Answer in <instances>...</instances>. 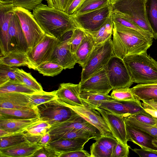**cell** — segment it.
Wrapping results in <instances>:
<instances>
[{"instance_id": "cb8c5ba5", "label": "cell", "mask_w": 157, "mask_h": 157, "mask_svg": "<svg viewBox=\"0 0 157 157\" xmlns=\"http://www.w3.org/2000/svg\"><path fill=\"white\" fill-rule=\"evenodd\" d=\"M0 64L11 67L26 66L30 69H36L29 59L26 52L17 49L10 51L0 57Z\"/></svg>"}, {"instance_id": "9a60e30c", "label": "cell", "mask_w": 157, "mask_h": 157, "mask_svg": "<svg viewBox=\"0 0 157 157\" xmlns=\"http://www.w3.org/2000/svg\"><path fill=\"white\" fill-rule=\"evenodd\" d=\"M95 109L100 113L104 118L113 136L117 140L124 145H127L128 140L126 123L124 116L98 107Z\"/></svg>"}, {"instance_id": "d6986e66", "label": "cell", "mask_w": 157, "mask_h": 157, "mask_svg": "<svg viewBox=\"0 0 157 157\" xmlns=\"http://www.w3.org/2000/svg\"><path fill=\"white\" fill-rule=\"evenodd\" d=\"M13 4H0V56L9 52L8 30L10 21L13 12Z\"/></svg>"}, {"instance_id": "b9f144b4", "label": "cell", "mask_w": 157, "mask_h": 157, "mask_svg": "<svg viewBox=\"0 0 157 157\" xmlns=\"http://www.w3.org/2000/svg\"><path fill=\"white\" fill-rule=\"evenodd\" d=\"M17 68L0 64V86L8 82H21L17 78L15 73Z\"/></svg>"}, {"instance_id": "8d00e7d4", "label": "cell", "mask_w": 157, "mask_h": 157, "mask_svg": "<svg viewBox=\"0 0 157 157\" xmlns=\"http://www.w3.org/2000/svg\"><path fill=\"white\" fill-rule=\"evenodd\" d=\"M51 126L47 121L40 120L26 128L22 132L27 136H41L48 132Z\"/></svg>"}, {"instance_id": "f5cc1de1", "label": "cell", "mask_w": 157, "mask_h": 157, "mask_svg": "<svg viewBox=\"0 0 157 157\" xmlns=\"http://www.w3.org/2000/svg\"><path fill=\"white\" fill-rule=\"evenodd\" d=\"M60 157H90V155L83 149L62 153Z\"/></svg>"}, {"instance_id": "7dc6e473", "label": "cell", "mask_w": 157, "mask_h": 157, "mask_svg": "<svg viewBox=\"0 0 157 157\" xmlns=\"http://www.w3.org/2000/svg\"><path fill=\"white\" fill-rule=\"evenodd\" d=\"M43 0H16L13 4L14 7H21L30 11L42 3Z\"/></svg>"}, {"instance_id": "9f6ffc18", "label": "cell", "mask_w": 157, "mask_h": 157, "mask_svg": "<svg viewBox=\"0 0 157 157\" xmlns=\"http://www.w3.org/2000/svg\"><path fill=\"white\" fill-rule=\"evenodd\" d=\"M143 103L146 105L157 110V101L154 100L143 101Z\"/></svg>"}, {"instance_id": "83f0119b", "label": "cell", "mask_w": 157, "mask_h": 157, "mask_svg": "<svg viewBox=\"0 0 157 157\" xmlns=\"http://www.w3.org/2000/svg\"><path fill=\"white\" fill-rule=\"evenodd\" d=\"M130 89L135 98L139 100L157 101V83L139 84Z\"/></svg>"}, {"instance_id": "ee69618b", "label": "cell", "mask_w": 157, "mask_h": 157, "mask_svg": "<svg viewBox=\"0 0 157 157\" xmlns=\"http://www.w3.org/2000/svg\"><path fill=\"white\" fill-rule=\"evenodd\" d=\"M110 96L118 101H127L136 99L132 94L130 88H117L113 90Z\"/></svg>"}, {"instance_id": "816d5d0a", "label": "cell", "mask_w": 157, "mask_h": 157, "mask_svg": "<svg viewBox=\"0 0 157 157\" xmlns=\"http://www.w3.org/2000/svg\"><path fill=\"white\" fill-rule=\"evenodd\" d=\"M85 0H68L66 13L69 15L74 14Z\"/></svg>"}, {"instance_id": "ba28073f", "label": "cell", "mask_w": 157, "mask_h": 157, "mask_svg": "<svg viewBox=\"0 0 157 157\" xmlns=\"http://www.w3.org/2000/svg\"><path fill=\"white\" fill-rule=\"evenodd\" d=\"M112 12L110 4L90 11L71 15L77 28L88 32L97 31Z\"/></svg>"}, {"instance_id": "c3c4849f", "label": "cell", "mask_w": 157, "mask_h": 157, "mask_svg": "<svg viewBox=\"0 0 157 157\" xmlns=\"http://www.w3.org/2000/svg\"><path fill=\"white\" fill-rule=\"evenodd\" d=\"M129 115L141 123L153 126H154L156 124V120L155 118L148 113H139Z\"/></svg>"}, {"instance_id": "44dd1931", "label": "cell", "mask_w": 157, "mask_h": 157, "mask_svg": "<svg viewBox=\"0 0 157 157\" xmlns=\"http://www.w3.org/2000/svg\"><path fill=\"white\" fill-rule=\"evenodd\" d=\"M90 146V157H112L118 141L115 138L101 135L94 139Z\"/></svg>"}, {"instance_id": "74e56055", "label": "cell", "mask_w": 157, "mask_h": 157, "mask_svg": "<svg viewBox=\"0 0 157 157\" xmlns=\"http://www.w3.org/2000/svg\"><path fill=\"white\" fill-rule=\"evenodd\" d=\"M29 96L30 103L34 107L57 99L56 90L50 92L43 90L29 94Z\"/></svg>"}, {"instance_id": "bcb514c9", "label": "cell", "mask_w": 157, "mask_h": 157, "mask_svg": "<svg viewBox=\"0 0 157 157\" xmlns=\"http://www.w3.org/2000/svg\"><path fill=\"white\" fill-rule=\"evenodd\" d=\"M42 147L37 151L33 157H60L62 152L58 151L49 144L42 145Z\"/></svg>"}, {"instance_id": "603a6c76", "label": "cell", "mask_w": 157, "mask_h": 157, "mask_svg": "<svg viewBox=\"0 0 157 157\" xmlns=\"http://www.w3.org/2000/svg\"><path fill=\"white\" fill-rule=\"evenodd\" d=\"M126 129L128 141L139 145L141 148L157 151V147L153 143L155 139L145 131L126 124Z\"/></svg>"}, {"instance_id": "9c48e42d", "label": "cell", "mask_w": 157, "mask_h": 157, "mask_svg": "<svg viewBox=\"0 0 157 157\" xmlns=\"http://www.w3.org/2000/svg\"><path fill=\"white\" fill-rule=\"evenodd\" d=\"M105 67L113 90L129 88L133 83L122 59L113 55Z\"/></svg>"}, {"instance_id": "836d02e7", "label": "cell", "mask_w": 157, "mask_h": 157, "mask_svg": "<svg viewBox=\"0 0 157 157\" xmlns=\"http://www.w3.org/2000/svg\"><path fill=\"white\" fill-rule=\"evenodd\" d=\"M101 135V134L85 129L72 130L63 134L51 138V142L60 139L85 138L90 139Z\"/></svg>"}, {"instance_id": "f35d334b", "label": "cell", "mask_w": 157, "mask_h": 157, "mask_svg": "<svg viewBox=\"0 0 157 157\" xmlns=\"http://www.w3.org/2000/svg\"><path fill=\"white\" fill-rule=\"evenodd\" d=\"M35 91L29 88L24 84L17 82H8L0 86V94L9 92H17L31 94Z\"/></svg>"}, {"instance_id": "d6a6232c", "label": "cell", "mask_w": 157, "mask_h": 157, "mask_svg": "<svg viewBox=\"0 0 157 157\" xmlns=\"http://www.w3.org/2000/svg\"><path fill=\"white\" fill-rule=\"evenodd\" d=\"M80 96L85 106L95 109L101 102L115 100L108 94L81 93Z\"/></svg>"}, {"instance_id": "f6af8a7d", "label": "cell", "mask_w": 157, "mask_h": 157, "mask_svg": "<svg viewBox=\"0 0 157 157\" xmlns=\"http://www.w3.org/2000/svg\"><path fill=\"white\" fill-rule=\"evenodd\" d=\"M85 36L84 30L79 28H75L72 32L70 42V49L74 55Z\"/></svg>"}, {"instance_id": "681fc988", "label": "cell", "mask_w": 157, "mask_h": 157, "mask_svg": "<svg viewBox=\"0 0 157 157\" xmlns=\"http://www.w3.org/2000/svg\"><path fill=\"white\" fill-rule=\"evenodd\" d=\"M130 148V147L128 144L124 145L118 141L112 157H128L129 149Z\"/></svg>"}, {"instance_id": "f546056e", "label": "cell", "mask_w": 157, "mask_h": 157, "mask_svg": "<svg viewBox=\"0 0 157 157\" xmlns=\"http://www.w3.org/2000/svg\"><path fill=\"white\" fill-rule=\"evenodd\" d=\"M112 18L113 22L136 32L147 39L153 40V35L141 29L136 24L125 17L115 11L112 12Z\"/></svg>"}, {"instance_id": "7c38bea8", "label": "cell", "mask_w": 157, "mask_h": 157, "mask_svg": "<svg viewBox=\"0 0 157 157\" xmlns=\"http://www.w3.org/2000/svg\"><path fill=\"white\" fill-rule=\"evenodd\" d=\"M99 108L113 113L123 116L139 113H148L142 103L137 99L130 101H119L116 100L101 102Z\"/></svg>"}, {"instance_id": "11a10c76", "label": "cell", "mask_w": 157, "mask_h": 157, "mask_svg": "<svg viewBox=\"0 0 157 157\" xmlns=\"http://www.w3.org/2000/svg\"><path fill=\"white\" fill-rule=\"evenodd\" d=\"M51 140L50 134L48 131L41 136L38 143L42 146L47 145L49 143Z\"/></svg>"}, {"instance_id": "277c9868", "label": "cell", "mask_w": 157, "mask_h": 157, "mask_svg": "<svg viewBox=\"0 0 157 157\" xmlns=\"http://www.w3.org/2000/svg\"><path fill=\"white\" fill-rule=\"evenodd\" d=\"M112 11H116L153 35L147 21L144 0H111Z\"/></svg>"}, {"instance_id": "6125c7cd", "label": "cell", "mask_w": 157, "mask_h": 157, "mask_svg": "<svg viewBox=\"0 0 157 157\" xmlns=\"http://www.w3.org/2000/svg\"><path fill=\"white\" fill-rule=\"evenodd\" d=\"M144 1H145V2H146V0H144Z\"/></svg>"}, {"instance_id": "f907efd6", "label": "cell", "mask_w": 157, "mask_h": 157, "mask_svg": "<svg viewBox=\"0 0 157 157\" xmlns=\"http://www.w3.org/2000/svg\"><path fill=\"white\" fill-rule=\"evenodd\" d=\"M48 6L66 12L68 0H45Z\"/></svg>"}, {"instance_id": "2e32d148", "label": "cell", "mask_w": 157, "mask_h": 157, "mask_svg": "<svg viewBox=\"0 0 157 157\" xmlns=\"http://www.w3.org/2000/svg\"><path fill=\"white\" fill-rule=\"evenodd\" d=\"M78 129L88 130L101 134L97 128L78 114L69 120L52 126L48 132L51 138Z\"/></svg>"}, {"instance_id": "4316f807", "label": "cell", "mask_w": 157, "mask_h": 157, "mask_svg": "<svg viewBox=\"0 0 157 157\" xmlns=\"http://www.w3.org/2000/svg\"><path fill=\"white\" fill-rule=\"evenodd\" d=\"M84 31L85 36L75 54L77 63L82 68L85 66L95 46L94 40L92 35L89 32Z\"/></svg>"}, {"instance_id": "6da1fadb", "label": "cell", "mask_w": 157, "mask_h": 157, "mask_svg": "<svg viewBox=\"0 0 157 157\" xmlns=\"http://www.w3.org/2000/svg\"><path fill=\"white\" fill-rule=\"evenodd\" d=\"M32 13L46 34L58 39L77 28L71 15L42 3L33 10Z\"/></svg>"}, {"instance_id": "e575fe53", "label": "cell", "mask_w": 157, "mask_h": 157, "mask_svg": "<svg viewBox=\"0 0 157 157\" xmlns=\"http://www.w3.org/2000/svg\"><path fill=\"white\" fill-rule=\"evenodd\" d=\"M17 77L21 83L36 92L43 91L42 87L29 73L17 68L15 71Z\"/></svg>"}, {"instance_id": "60d3db41", "label": "cell", "mask_w": 157, "mask_h": 157, "mask_svg": "<svg viewBox=\"0 0 157 157\" xmlns=\"http://www.w3.org/2000/svg\"><path fill=\"white\" fill-rule=\"evenodd\" d=\"M110 1L111 0H85L74 14L82 13L108 6L110 4Z\"/></svg>"}, {"instance_id": "7bdbcfd3", "label": "cell", "mask_w": 157, "mask_h": 157, "mask_svg": "<svg viewBox=\"0 0 157 157\" xmlns=\"http://www.w3.org/2000/svg\"><path fill=\"white\" fill-rule=\"evenodd\" d=\"M126 123L140 129L150 134L157 140V128L137 121L130 115L124 116Z\"/></svg>"}, {"instance_id": "1f68e13d", "label": "cell", "mask_w": 157, "mask_h": 157, "mask_svg": "<svg viewBox=\"0 0 157 157\" xmlns=\"http://www.w3.org/2000/svg\"><path fill=\"white\" fill-rule=\"evenodd\" d=\"M146 16L152 30L153 38L157 39V0H146Z\"/></svg>"}, {"instance_id": "4fadbf2b", "label": "cell", "mask_w": 157, "mask_h": 157, "mask_svg": "<svg viewBox=\"0 0 157 157\" xmlns=\"http://www.w3.org/2000/svg\"><path fill=\"white\" fill-rule=\"evenodd\" d=\"M63 104L71 108L97 128L101 135L115 138L104 119L97 110L86 106H72Z\"/></svg>"}, {"instance_id": "6f0895ef", "label": "cell", "mask_w": 157, "mask_h": 157, "mask_svg": "<svg viewBox=\"0 0 157 157\" xmlns=\"http://www.w3.org/2000/svg\"><path fill=\"white\" fill-rule=\"evenodd\" d=\"M13 134L14 133L0 129V137L7 136Z\"/></svg>"}, {"instance_id": "30bf717a", "label": "cell", "mask_w": 157, "mask_h": 157, "mask_svg": "<svg viewBox=\"0 0 157 157\" xmlns=\"http://www.w3.org/2000/svg\"><path fill=\"white\" fill-rule=\"evenodd\" d=\"M59 41V39L45 34L37 44L28 48L26 52L27 56L36 68L41 63L51 59Z\"/></svg>"}, {"instance_id": "3957f363", "label": "cell", "mask_w": 157, "mask_h": 157, "mask_svg": "<svg viewBox=\"0 0 157 157\" xmlns=\"http://www.w3.org/2000/svg\"><path fill=\"white\" fill-rule=\"evenodd\" d=\"M123 60L133 82L157 83V62L147 52L128 55Z\"/></svg>"}, {"instance_id": "8fae6325", "label": "cell", "mask_w": 157, "mask_h": 157, "mask_svg": "<svg viewBox=\"0 0 157 157\" xmlns=\"http://www.w3.org/2000/svg\"><path fill=\"white\" fill-rule=\"evenodd\" d=\"M73 31L67 32L59 39L58 44L50 59L58 63L63 69L73 68L77 63L75 55L71 52L70 49Z\"/></svg>"}, {"instance_id": "680465c9", "label": "cell", "mask_w": 157, "mask_h": 157, "mask_svg": "<svg viewBox=\"0 0 157 157\" xmlns=\"http://www.w3.org/2000/svg\"><path fill=\"white\" fill-rule=\"evenodd\" d=\"M16 0H0V4H13Z\"/></svg>"}, {"instance_id": "94428289", "label": "cell", "mask_w": 157, "mask_h": 157, "mask_svg": "<svg viewBox=\"0 0 157 157\" xmlns=\"http://www.w3.org/2000/svg\"><path fill=\"white\" fill-rule=\"evenodd\" d=\"M156 120V124L154 126L155 127L157 128V118L155 117Z\"/></svg>"}, {"instance_id": "d590c367", "label": "cell", "mask_w": 157, "mask_h": 157, "mask_svg": "<svg viewBox=\"0 0 157 157\" xmlns=\"http://www.w3.org/2000/svg\"><path fill=\"white\" fill-rule=\"evenodd\" d=\"M63 69L58 63L49 60L37 66L36 70L44 76L53 77L59 74Z\"/></svg>"}, {"instance_id": "8992f818", "label": "cell", "mask_w": 157, "mask_h": 157, "mask_svg": "<svg viewBox=\"0 0 157 157\" xmlns=\"http://www.w3.org/2000/svg\"><path fill=\"white\" fill-rule=\"evenodd\" d=\"M37 108L40 120L47 121L52 126L67 121L78 115L56 99L41 104Z\"/></svg>"}, {"instance_id": "ac0fdd59", "label": "cell", "mask_w": 157, "mask_h": 157, "mask_svg": "<svg viewBox=\"0 0 157 157\" xmlns=\"http://www.w3.org/2000/svg\"><path fill=\"white\" fill-rule=\"evenodd\" d=\"M80 84L63 83L56 90L57 99L61 103L72 106H85L80 96Z\"/></svg>"}, {"instance_id": "484cf974", "label": "cell", "mask_w": 157, "mask_h": 157, "mask_svg": "<svg viewBox=\"0 0 157 157\" xmlns=\"http://www.w3.org/2000/svg\"><path fill=\"white\" fill-rule=\"evenodd\" d=\"M90 140L85 138L60 139L51 141L49 144L63 153L83 149L84 145Z\"/></svg>"}, {"instance_id": "7402d4cb", "label": "cell", "mask_w": 157, "mask_h": 157, "mask_svg": "<svg viewBox=\"0 0 157 157\" xmlns=\"http://www.w3.org/2000/svg\"><path fill=\"white\" fill-rule=\"evenodd\" d=\"M42 147L38 143L27 141L5 148L0 149L1 157H33Z\"/></svg>"}, {"instance_id": "ab89813d", "label": "cell", "mask_w": 157, "mask_h": 157, "mask_svg": "<svg viewBox=\"0 0 157 157\" xmlns=\"http://www.w3.org/2000/svg\"><path fill=\"white\" fill-rule=\"evenodd\" d=\"M0 138V149L5 148L24 142L29 141L26 136L23 132H17Z\"/></svg>"}, {"instance_id": "db71d44e", "label": "cell", "mask_w": 157, "mask_h": 157, "mask_svg": "<svg viewBox=\"0 0 157 157\" xmlns=\"http://www.w3.org/2000/svg\"><path fill=\"white\" fill-rule=\"evenodd\" d=\"M140 157H157V151L143 149H131Z\"/></svg>"}, {"instance_id": "f1b7e54d", "label": "cell", "mask_w": 157, "mask_h": 157, "mask_svg": "<svg viewBox=\"0 0 157 157\" xmlns=\"http://www.w3.org/2000/svg\"><path fill=\"white\" fill-rule=\"evenodd\" d=\"M0 116L21 119L39 117L37 107L26 109L0 108Z\"/></svg>"}, {"instance_id": "ffe728a7", "label": "cell", "mask_w": 157, "mask_h": 157, "mask_svg": "<svg viewBox=\"0 0 157 157\" xmlns=\"http://www.w3.org/2000/svg\"><path fill=\"white\" fill-rule=\"evenodd\" d=\"M29 94L17 92L0 94V108L26 109L36 108L30 104Z\"/></svg>"}, {"instance_id": "e0dca14e", "label": "cell", "mask_w": 157, "mask_h": 157, "mask_svg": "<svg viewBox=\"0 0 157 157\" xmlns=\"http://www.w3.org/2000/svg\"><path fill=\"white\" fill-rule=\"evenodd\" d=\"M8 47L9 52L17 49L26 52L29 48L19 20L14 12L9 24Z\"/></svg>"}, {"instance_id": "4dcf8cb0", "label": "cell", "mask_w": 157, "mask_h": 157, "mask_svg": "<svg viewBox=\"0 0 157 157\" xmlns=\"http://www.w3.org/2000/svg\"><path fill=\"white\" fill-rule=\"evenodd\" d=\"M112 12L105 22L98 30L94 32H88L94 39L95 46L104 42L112 36L113 28Z\"/></svg>"}, {"instance_id": "5b68a950", "label": "cell", "mask_w": 157, "mask_h": 157, "mask_svg": "<svg viewBox=\"0 0 157 157\" xmlns=\"http://www.w3.org/2000/svg\"><path fill=\"white\" fill-rule=\"evenodd\" d=\"M111 36L94 47L84 67L82 68L80 84L104 68L113 55Z\"/></svg>"}, {"instance_id": "91938a15", "label": "cell", "mask_w": 157, "mask_h": 157, "mask_svg": "<svg viewBox=\"0 0 157 157\" xmlns=\"http://www.w3.org/2000/svg\"><path fill=\"white\" fill-rule=\"evenodd\" d=\"M153 143L157 147V140L154 139L153 140Z\"/></svg>"}, {"instance_id": "52a82bcc", "label": "cell", "mask_w": 157, "mask_h": 157, "mask_svg": "<svg viewBox=\"0 0 157 157\" xmlns=\"http://www.w3.org/2000/svg\"><path fill=\"white\" fill-rule=\"evenodd\" d=\"M13 12L19 20L29 48L34 46L41 40L45 34L30 11L21 7H14Z\"/></svg>"}, {"instance_id": "d4e9b609", "label": "cell", "mask_w": 157, "mask_h": 157, "mask_svg": "<svg viewBox=\"0 0 157 157\" xmlns=\"http://www.w3.org/2000/svg\"><path fill=\"white\" fill-rule=\"evenodd\" d=\"M40 120V117L21 119L0 116V129L13 133L22 132L26 128Z\"/></svg>"}, {"instance_id": "7a4b0ae2", "label": "cell", "mask_w": 157, "mask_h": 157, "mask_svg": "<svg viewBox=\"0 0 157 157\" xmlns=\"http://www.w3.org/2000/svg\"><path fill=\"white\" fill-rule=\"evenodd\" d=\"M113 54L122 59L130 55L147 52L152 45L150 40L136 31L113 22Z\"/></svg>"}, {"instance_id": "5bb4252c", "label": "cell", "mask_w": 157, "mask_h": 157, "mask_svg": "<svg viewBox=\"0 0 157 157\" xmlns=\"http://www.w3.org/2000/svg\"><path fill=\"white\" fill-rule=\"evenodd\" d=\"M105 67L80 84V93L108 94L113 90Z\"/></svg>"}]
</instances>
